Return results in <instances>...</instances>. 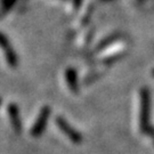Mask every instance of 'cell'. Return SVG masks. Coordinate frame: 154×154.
Returning a JSON list of instances; mask_svg holds the SVG:
<instances>
[{
	"label": "cell",
	"instance_id": "cell-4",
	"mask_svg": "<svg viewBox=\"0 0 154 154\" xmlns=\"http://www.w3.org/2000/svg\"><path fill=\"white\" fill-rule=\"evenodd\" d=\"M0 48L5 53L6 61L8 63V65L11 67H16L17 63H18L16 53L11 48V42L8 41V39L6 38V35H4L2 33H0Z\"/></svg>",
	"mask_w": 154,
	"mask_h": 154
},
{
	"label": "cell",
	"instance_id": "cell-6",
	"mask_svg": "<svg viewBox=\"0 0 154 154\" xmlns=\"http://www.w3.org/2000/svg\"><path fill=\"white\" fill-rule=\"evenodd\" d=\"M65 78H66V82H67V86L70 87L73 93H78L79 90V87H78V79H77V73L73 69H67L65 73Z\"/></svg>",
	"mask_w": 154,
	"mask_h": 154
},
{
	"label": "cell",
	"instance_id": "cell-1",
	"mask_svg": "<svg viewBox=\"0 0 154 154\" xmlns=\"http://www.w3.org/2000/svg\"><path fill=\"white\" fill-rule=\"evenodd\" d=\"M149 94L147 89L140 91V116H139V129L144 134L149 135L154 140V128L149 126Z\"/></svg>",
	"mask_w": 154,
	"mask_h": 154
},
{
	"label": "cell",
	"instance_id": "cell-5",
	"mask_svg": "<svg viewBox=\"0 0 154 154\" xmlns=\"http://www.w3.org/2000/svg\"><path fill=\"white\" fill-rule=\"evenodd\" d=\"M8 114L11 118V126L14 128V130L20 134L22 130V123H21V119H20V112H18V107L16 104H9L8 106Z\"/></svg>",
	"mask_w": 154,
	"mask_h": 154
},
{
	"label": "cell",
	"instance_id": "cell-3",
	"mask_svg": "<svg viewBox=\"0 0 154 154\" xmlns=\"http://www.w3.org/2000/svg\"><path fill=\"white\" fill-rule=\"evenodd\" d=\"M50 116V109L48 106H44L40 113H39L37 120L33 125L32 129H31V135L33 137H39L40 135H42V132L46 129V125L48 121V118Z\"/></svg>",
	"mask_w": 154,
	"mask_h": 154
},
{
	"label": "cell",
	"instance_id": "cell-7",
	"mask_svg": "<svg viewBox=\"0 0 154 154\" xmlns=\"http://www.w3.org/2000/svg\"><path fill=\"white\" fill-rule=\"evenodd\" d=\"M0 104H1V98H0Z\"/></svg>",
	"mask_w": 154,
	"mask_h": 154
},
{
	"label": "cell",
	"instance_id": "cell-2",
	"mask_svg": "<svg viewBox=\"0 0 154 154\" xmlns=\"http://www.w3.org/2000/svg\"><path fill=\"white\" fill-rule=\"evenodd\" d=\"M56 125L60 127V129L65 134L66 137L69 138L72 143L80 144L82 142V135L77 130H74L71 127V125H69V122L66 121L63 116L56 118Z\"/></svg>",
	"mask_w": 154,
	"mask_h": 154
}]
</instances>
